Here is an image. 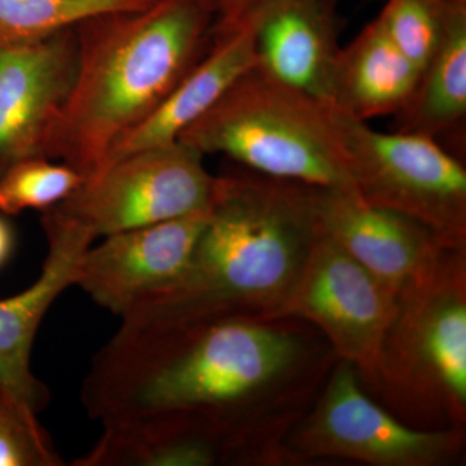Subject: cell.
Returning <instances> with one entry per match:
<instances>
[{
	"label": "cell",
	"instance_id": "6da1fadb",
	"mask_svg": "<svg viewBox=\"0 0 466 466\" xmlns=\"http://www.w3.org/2000/svg\"><path fill=\"white\" fill-rule=\"evenodd\" d=\"M280 319L226 318L167 328H119L97 352L82 403L101 424L188 413L259 444L262 410L306 379L305 337Z\"/></svg>",
	"mask_w": 466,
	"mask_h": 466
},
{
	"label": "cell",
	"instance_id": "7a4b0ae2",
	"mask_svg": "<svg viewBox=\"0 0 466 466\" xmlns=\"http://www.w3.org/2000/svg\"><path fill=\"white\" fill-rule=\"evenodd\" d=\"M318 188L254 171L217 177L186 271L122 317L121 327L279 319L321 233Z\"/></svg>",
	"mask_w": 466,
	"mask_h": 466
},
{
	"label": "cell",
	"instance_id": "3957f363",
	"mask_svg": "<svg viewBox=\"0 0 466 466\" xmlns=\"http://www.w3.org/2000/svg\"><path fill=\"white\" fill-rule=\"evenodd\" d=\"M217 7L216 0H153L76 25L75 82L46 158L85 179L96 174L207 54Z\"/></svg>",
	"mask_w": 466,
	"mask_h": 466
},
{
	"label": "cell",
	"instance_id": "277c9868",
	"mask_svg": "<svg viewBox=\"0 0 466 466\" xmlns=\"http://www.w3.org/2000/svg\"><path fill=\"white\" fill-rule=\"evenodd\" d=\"M254 173L319 188L352 189L329 104L251 67L177 137Z\"/></svg>",
	"mask_w": 466,
	"mask_h": 466
},
{
	"label": "cell",
	"instance_id": "5b68a950",
	"mask_svg": "<svg viewBox=\"0 0 466 466\" xmlns=\"http://www.w3.org/2000/svg\"><path fill=\"white\" fill-rule=\"evenodd\" d=\"M466 245L441 254L424 283L400 299L379 377L466 420Z\"/></svg>",
	"mask_w": 466,
	"mask_h": 466
},
{
	"label": "cell",
	"instance_id": "8992f818",
	"mask_svg": "<svg viewBox=\"0 0 466 466\" xmlns=\"http://www.w3.org/2000/svg\"><path fill=\"white\" fill-rule=\"evenodd\" d=\"M330 109L352 188L361 200L466 244V170L458 158L431 137L382 133Z\"/></svg>",
	"mask_w": 466,
	"mask_h": 466
},
{
	"label": "cell",
	"instance_id": "52a82bcc",
	"mask_svg": "<svg viewBox=\"0 0 466 466\" xmlns=\"http://www.w3.org/2000/svg\"><path fill=\"white\" fill-rule=\"evenodd\" d=\"M216 183L204 156L175 142L112 159L51 208L106 238L205 210Z\"/></svg>",
	"mask_w": 466,
	"mask_h": 466
},
{
	"label": "cell",
	"instance_id": "ba28073f",
	"mask_svg": "<svg viewBox=\"0 0 466 466\" xmlns=\"http://www.w3.org/2000/svg\"><path fill=\"white\" fill-rule=\"evenodd\" d=\"M461 428L422 431L389 415L363 391L357 368L341 360L317 407L290 438L303 458H339L375 466H440L464 449Z\"/></svg>",
	"mask_w": 466,
	"mask_h": 466
},
{
	"label": "cell",
	"instance_id": "9c48e42d",
	"mask_svg": "<svg viewBox=\"0 0 466 466\" xmlns=\"http://www.w3.org/2000/svg\"><path fill=\"white\" fill-rule=\"evenodd\" d=\"M398 309L397 294L321 231L279 319L314 324L341 360L377 379Z\"/></svg>",
	"mask_w": 466,
	"mask_h": 466
},
{
	"label": "cell",
	"instance_id": "30bf717a",
	"mask_svg": "<svg viewBox=\"0 0 466 466\" xmlns=\"http://www.w3.org/2000/svg\"><path fill=\"white\" fill-rule=\"evenodd\" d=\"M321 231L366 267L398 299L424 283L441 254L466 244L390 208L361 200L348 188H318Z\"/></svg>",
	"mask_w": 466,
	"mask_h": 466
},
{
	"label": "cell",
	"instance_id": "8fae6325",
	"mask_svg": "<svg viewBox=\"0 0 466 466\" xmlns=\"http://www.w3.org/2000/svg\"><path fill=\"white\" fill-rule=\"evenodd\" d=\"M208 214V208L106 236L86 251L76 285L101 308L125 317L179 280Z\"/></svg>",
	"mask_w": 466,
	"mask_h": 466
},
{
	"label": "cell",
	"instance_id": "7c38bea8",
	"mask_svg": "<svg viewBox=\"0 0 466 466\" xmlns=\"http://www.w3.org/2000/svg\"><path fill=\"white\" fill-rule=\"evenodd\" d=\"M78 61L75 29L0 51V175L45 157L48 137L72 91Z\"/></svg>",
	"mask_w": 466,
	"mask_h": 466
},
{
	"label": "cell",
	"instance_id": "4fadbf2b",
	"mask_svg": "<svg viewBox=\"0 0 466 466\" xmlns=\"http://www.w3.org/2000/svg\"><path fill=\"white\" fill-rule=\"evenodd\" d=\"M42 226L48 251L41 275L27 289L0 299V388L35 415L47 406L50 394L32 372L34 339L52 303L76 284L86 251L96 240L52 210L43 211Z\"/></svg>",
	"mask_w": 466,
	"mask_h": 466
},
{
	"label": "cell",
	"instance_id": "5bb4252c",
	"mask_svg": "<svg viewBox=\"0 0 466 466\" xmlns=\"http://www.w3.org/2000/svg\"><path fill=\"white\" fill-rule=\"evenodd\" d=\"M254 23L260 72L291 90L329 104L339 57L336 0H220Z\"/></svg>",
	"mask_w": 466,
	"mask_h": 466
},
{
	"label": "cell",
	"instance_id": "9a60e30c",
	"mask_svg": "<svg viewBox=\"0 0 466 466\" xmlns=\"http://www.w3.org/2000/svg\"><path fill=\"white\" fill-rule=\"evenodd\" d=\"M254 23L231 3L218 5L213 41L170 96L113 149L106 164L128 153L177 142L242 75L256 66Z\"/></svg>",
	"mask_w": 466,
	"mask_h": 466
},
{
	"label": "cell",
	"instance_id": "2e32d148",
	"mask_svg": "<svg viewBox=\"0 0 466 466\" xmlns=\"http://www.w3.org/2000/svg\"><path fill=\"white\" fill-rule=\"evenodd\" d=\"M103 428L99 441L72 466H214L253 460L241 435L188 413L131 417Z\"/></svg>",
	"mask_w": 466,
	"mask_h": 466
},
{
	"label": "cell",
	"instance_id": "e0dca14e",
	"mask_svg": "<svg viewBox=\"0 0 466 466\" xmlns=\"http://www.w3.org/2000/svg\"><path fill=\"white\" fill-rule=\"evenodd\" d=\"M419 78V69L395 47L376 17L339 50L329 106L363 122L397 116Z\"/></svg>",
	"mask_w": 466,
	"mask_h": 466
},
{
	"label": "cell",
	"instance_id": "ac0fdd59",
	"mask_svg": "<svg viewBox=\"0 0 466 466\" xmlns=\"http://www.w3.org/2000/svg\"><path fill=\"white\" fill-rule=\"evenodd\" d=\"M395 116V131L437 140L466 118V7L456 9L446 36L420 75L412 97Z\"/></svg>",
	"mask_w": 466,
	"mask_h": 466
},
{
	"label": "cell",
	"instance_id": "d6986e66",
	"mask_svg": "<svg viewBox=\"0 0 466 466\" xmlns=\"http://www.w3.org/2000/svg\"><path fill=\"white\" fill-rule=\"evenodd\" d=\"M153 0H0V51L75 29L88 18L143 8Z\"/></svg>",
	"mask_w": 466,
	"mask_h": 466
},
{
	"label": "cell",
	"instance_id": "ffe728a7",
	"mask_svg": "<svg viewBox=\"0 0 466 466\" xmlns=\"http://www.w3.org/2000/svg\"><path fill=\"white\" fill-rule=\"evenodd\" d=\"M456 5L449 0H386L377 20L420 75L441 47Z\"/></svg>",
	"mask_w": 466,
	"mask_h": 466
},
{
	"label": "cell",
	"instance_id": "44dd1931",
	"mask_svg": "<svg viewBox=\"0 0 466 466\" xmlns=\"http://www.w3.org/2000/svg\"><path fill=\"white\" fill-rule=\"evenodd\" d=\"M84 182V175L63 162L45 157L17 162L0 175V213H43L69 198Z\"/></svg>",
	"mask_w": 466,
	"mask_h": 466
},
{
	"label": "cell",
	"instance_id": "7402d4cb",
	"mask_svg": "<svg viewBox=\"0 0 466 466\" xmlns=\"http://www.w3.org/2000/svg\"><path fill=\"white\" fill-rule=\"evenodd\" d=\"M35 413L0 388V466H61Z\"/></svg>",
	"mask_w": 466,
	"mask_h": 466
},
{
	"label": "cell",
	"instance_id": "603a6c76",
	"mask_svg": "<svg viewBox=\"0 0 466 466\" xmlns=\"http://www.w3.org/2000/svg\"><path fill=\"white\" fill-rule=\"evenodd\" d=\"M15 248H16V232L5 214L0 213V269L7 265Z\"/></svg>",
	"mask_w": 466,
	"mask_h": 466
},
{
	"label": "cell",
	"instance_id": "cb8c5ba5",
	"mask_svg": "<svg viewBox=\"0 0 466 466\" xmlns=\"http://www.w3.org/2000/svg\"><path fill=\"white\" fill-rule=\"evenodd\" d=\"M449 2L456 5H466V0H449Z\"/></svg>",
	"mask_w": 466,
	"mask_h": 466
},
{
	"label": "cell",
	"instance_id": "d4e9b609",
	"mask_svg": "<svg viewBox=\"0 0 466 466\" xmlns=\"http://www.w3.org/2000/svg\"><path fill=\"white\" fill-rule=\"evenodd\" d=\"M216 2H217V3H219V2H220V0H216Z\"/></svg>",
	"mask_w": 466,
	"mask_h": 466
}]
</instances>
